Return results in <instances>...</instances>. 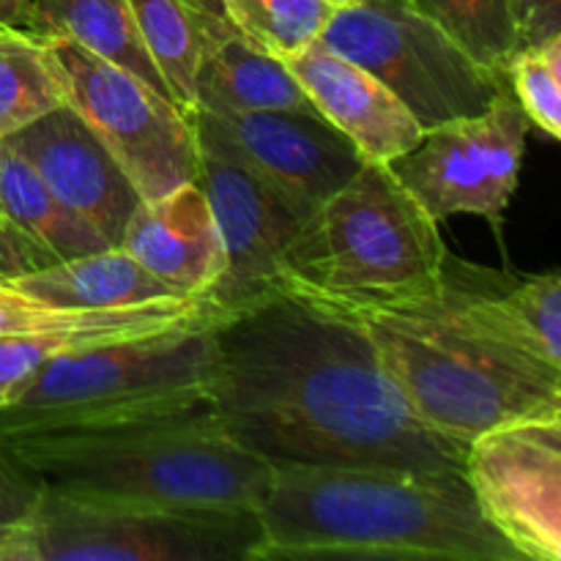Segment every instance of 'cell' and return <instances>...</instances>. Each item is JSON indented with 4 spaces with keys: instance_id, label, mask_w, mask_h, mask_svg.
<instances>
[{
    "instance_id": "28",
    "label": "cell",
    "mask_w": 561,
    "mask_h": 561,
    "mask_svg": "<svg viewBox=\"0 0 561 561\" xmlns=\"http://www.w3.org/2000/svg\"><path fill=\"white\" fill-rule=\"evenodd\" d=\"M42 496V482L0 444V526L22 524Z\"/></svg>"
},
{
    "instance_id": "11",
    "label": "cell",
    "mask_w": 561,
    "mask_h": 561,
    "mask_svg": "<svg viewBox=\"0 0 561 561\" xmlns=\"http://www.w3.org/2000/svg\"><path fill=\"white\" fill-rule=\"evenodd\" d=\"M482 518L524 561H561V416L499 425L463 455Z\"/></svg>"
},
{
    "instance_id": "5",
    "label": "cell",
    "mask_w": 561,
    "mask_h": 561,
    "mask_svg": "<svg viewBox=\"0 0 561 561\" xmlns=\"http://www.w3.org/2000/svg\"><path fill=\"white\" fill-rule=\"evenodd\" d=\"M447 255L438 222L392 168L365 162L307 219L285 268V294L345 312L392 310L436 294Z\"/></svg>"
},
{
    "instance_id": "23",
    "label": "cell",
    "mask_w": 561,
    "mask_h": 561,
    "mask_svg": "<svg viewBox=\"0 0 561 561\" xmlns=\"http://www.w3.org/2000/svg\"><path fill=\"white\" fill-rule=\"evenodd\" d=\"M137 33L181 113L197 104L203 44L190 0H129Z\"/></svg>"
},
{
    "instance_id": "3",
    "label": "cell",
    "mask_w": 561,
    "mask_h": 561,
    "mask_svg": "<svg viewBox=\"0 0 561 561\" xmlns=\"http://www.w3.org/2000/svg\"><path fill=\"white\" fill-rule=\"evenodd\" d=\"M42 488L170 507L257 510L274 463L241 447L211 403L0 433Z\"/></svg>"
},
{
    "instance_id": "32",
    "label": "cell",
    "mask_w": 561,
    "mask_h": 561,
    "mask_svg": "<svg viewBox=\"0 0 561 561\" xmlns=\"http://www.w3.org/2000/svg\"><path fill=\"white\" fill-rule=\"evenodd\" d=\"M27 16H31V0H0V25L27 31Z\"/></svg>"
},
{
    "instance_id": "15",
    "label": "cell",
    "mask_w": 561,
    "mask_h": 561,
    "mask_svg": "<svg viewBox=\"0 0 561 561\" xmlns=\"http://www.w3.org/2000/svg\"><path fill=\"white\" fill-rule=\"evenodd\" d=\"M438 299L477 332L561 370V274L513 279L447 255Z\"/></svg>"
},
{
    "instance_id": "34",
    "label": "cell",
    "mask_w": 561,
    "mask_h": 561,
    "mask_svg": "<svg viewBox=\"0 0 561 561\" xmlns=\"http://www.w3.org/2000/svg\"><path fill=\"white\" fill-rule=\"evenodd\" d=\"M0 219H5V217H3V206H0ZM5 222H9V219H5Z\"/></svg>"
},
{
    "instance_id": "20",
    "label": "cell",
    "mask_w": 561,
    "mask_h": 561,
    "mask_svg": "<svg viewBox=\"0 0 561 561\" xmlns=\"http://www.w3.org/2000/svg\"><path fill=\"white\" fill-rule=\"evenodd\" d=\"M11 285L58 310H102V307L140 305L164 296H184L159 283L121 247L55 261L25 277L11 279Z\"/></svg>"
},
{
    "instance_id": "4",
    "label": "cell",
    "mask_w": 561,
    "mask_h": 561,
    "mask_svg": "<svg viewBox=\"0 0 561 561\" xmlns=\"http://www.w3.org/2000/svg\"><path fill=\"white\" fill-rule=\"evenodd\" d=\"M416 420L469 447L499 425L561 416V370L507 348L455 316L436 294L354 312Z\"/></svg>"
},
{
    "instance_id": "12",
    "label": "cell",
    "mask_w": 561,
    "mask_h": 561,
    "mask_svg": "<svg viewBox=\"0 0 561 561\" xmlns=\"http://www.w3.org/2000/svg\"><path fill=\"white\" fill-rule=\"evenodd\" d=\"M197 148L195 181L206 192L225 252V272L208 299L228 316L285 294L288 257L310 217L236 157L201 142Z\"/></svg>"
},
{
    "instance_id": "13",
    "label": "cell",
    "mask_w": 561,
    "mask_h": 561,
    "mask_svg": "<svg viewBox=\"0 0 561 561\" xmlns=\"http://www.w3.org/2000/svg\"><path fill=\"white\" fill-rule=\"evenodd\" d=\"M186 118L201 146L244 162L307 217L367 162L343 131L305 110L192 107Z\"/></svg>"
},
{
    "instance_id": "26",
    "label": "cell",
    "mask_w": 561,
    "mask_h": 561,
    "mask_svg": "<svg viewBox=\"0 0 561 561\" xmlns=\"http://www.w3.org/2000/svg\"><path fill=\"white\" fill-rule=\"evenodd\" d=\"M241 33L277 60H288L318 42L334 16L327 0H222Z\"/></svg>"
},
{
    "instance_id": "9",
    "label": "cell",
    "mask_w": 561,
    "mask_h": 561,
    "mask_svg": "<svg viewBox=\"0 0 561 561\" xmlns=\"http://www.w3.org/2000/svg\"><path fill=\"white\" fill-rule=\"evenodd\" d=\"M64 102L96 131L142 201L197 179L201 148L190 118L131 71L66 38H42Z\"/></svg>"
},
{
    "instance_id": "16",
    "label": "cell",
    "mask_w": 561,
    "mask_h": 561,
    "mask_svg": "<svg viewBox=\"0 0 561 561\" xmlns=\"http://www.w3.org/2000/svg\"><path fill=\"white\" fill-rule=\"evenodd\" d=\"M222 316L208 296H164L140 305L75 310L66 321L47 329L5 334L0 337V409L14 403L27 383L60 356L168 329L214 323Z\"/></svg>"
},
{
    "instance_id": "27",
    "label": "cell",
    "mask_w": 561,
    "mask_h": 561,
    "mask_svg": "<svg viewBox=\"0 0 561 561\" xmlns=\"http://www.w3.org/2000/svg\"><path fill=\"white\" fill-rule=\"evenodd\" d=\"M507 85L531 126L561 137V38L542 47L518 49L507 64Z\"/></svg>"
},
{
    "instance_id": "7",
    "label": "cell",
    "mask_w": 561,
    "mask_h": 561,
    "mask_svg": "<svg viewBox=\"0 0 561 561\" xmlns=\"http://www.w3.org/2000/svg\"><path fill=\"white\" fill-rule=\"evenodd\" d=\"M214 323L60 356L0 409V433L85 425L206 400L217 365Z\"/></svg>"
},
{
    "instance_id": "6",
    "label": "cell",
    "mask_w": 561,
    "mask_h": 561,
    "mask_svg": "<svg viewBox=\"0 0 561 561\" xmlns=\"http://www.w3.org/2000/svg\"><path fill=\"white\" fill-rule=\"evenodd\" d=\"M257 510L170 507L42 488L3 561H255Z\"/></svg>"
},
{
    "instance_id": "17",
    "label": "cell",
    "mask_w": 561,
    "mask_h": 561,
    "mask_svg": "<svg viewBox=\"0 0 561 561\" xmlns=\"http://www.w3.org/2000/svg\"><path fill=\"white\" fill-rule=\"evenodd\" d=\"M323 121L343 131L367 162H394L425 135L381 80L318 38L283 60Z\"/></svg>"
},
{
    "instance_id": "30",
    "label": "cell",
    "mask_w": 561,
    "mask_h": 561,
    "mask_svg": "<svg viewBox=\"0 0 561 561\" xmlns=\"http://www.w3.org/2000/svg\"><path fill=\"white\" fill-rule=\"evenodd\" d=\"M518 49L561 38V0H510Z\"/></svg>"
},
{
    "instance_id": "19",
    "label": "cell",
    "mask_w": 561,
    "mask_h": 561,
    "mask_svg": "<svg viewBox=\"0 0 561 561\" xmlns=\"http://www.w3.org/2000/svg\"><path fill=\"white\" fill-rule=\"evenodd\" d=\"M190 5L203 44L195 107L316 113L288 66L257 49L230 20L222 0H190Z\"/></svg>"
},
{
    "instance_id": "1",
    "label": "cell",
    "mask_w": 561,
    "mask_h": 561,
    "mask_svg": "<svg viewBox=\"0 0 561 561\" xmlns=\"http://www.w3.org/2000/svg\"><path fill=\"white\" fill-rule=\"evenodd\" d=\"M208 403L268 463L460 469L466 444L422 425L354 312L296 294L214 323Z\"/></svg>"
},
{
    "instance_id": "35",
    "label": "cell",
    "mask_w": 561,
    "mask_h": 561,
    "mask_svg": "<svg viewBox=\"0 0 561 561\" xmlns=\"http://www.w3.org/2000/svg\"><path fill=\"white\" fill-rule=\"evenodd\" d=\"M0 31H3V25H0Z\"/></svg>"
},
{
    "instance_id": "14",
    "label": "cell",
    "mask_w": 561,
    "mask_h": 561,
    "mask_svg": "<svg viewBox=\"0 0 561 561\" xmlns=\"http://www.w3.org/2000/svg\"><path fill=\"white\" fill-rule=\"evenodd\" d=\"M3 142L110 247L121 244L142 197L75 107L58 104L42 118L11 131Z\"/></svg>"
},
{
    "instance_id": "29",
    "label": "cell",
    "mask_w": 561,
    "mask_h": 561,
    "mask_svg": "<svg viewBox=\"0 0 561 561\" xmlns=\"http://www.w3.org/2000/svg\"><path fill=\"white\" fill-rule=\"evenodd\" d=\"M71 312L75 310H58V307L44 305V301L22 294L11 283H0V337L47 329L53 323L66 321Z\"/></svg>"
},
{
    "instance_id": "22",
    "label": "cell",
    "mask_w": 561,
    "mask_h": 561,
    "mask_svg": "<svg viewBox=\"0 0 561 561\" xmlns=\"http://www.w3.org/2000/svg\"><path fill=\"white\" fill-rule=\"evenodd\" d=\"M0 206L16 230L36 241L53 261L107 250V241L47 190L36 170L0 140Z\"/></svg>"
},
{
    "instance_id": "21",
    "label": "cell",
    "mask_w": 561,
    "mask_h": 561,
    "mask_svg": "<svg viewBox=\"0 0 561 561\" xmlns=\"http://www.w3.org/2000/svg\"><path fill=\"white\" fill-rule=\"evenodd\" d=\"M27 33L80 44L170 99L168 85L137 33L129 0H31Z\"/></svg>"
},
{
    "instance_id": "18",
    "label": "cell",
    "mask_w": 561,
    "mask_h": 561,
    "mask_svg": "<svg viewBox=\"0 0 561 561\" xmlns=\"http://www.w3.org/2000/svg\"><path fill=\"white\" fill-rule=\"evenodd\" d=\"M118 247L159 283L184 296H208L225 272L217 219L197 181L157 201H142Z\"/></svg>"
},
{
    "instance_id": "31",
    "label": "cell",
    "mask_w": 561,
    "mask_h": 561,
    "mask_svg": "<svg viewBox=\"0 0 561 561\" xmlns=\"http://www.w3.org/2000/svg\"><path fill=\"white\" fill-rule=\"evenodd\" d=\"M55 263L42 247L27 239L22 230L0 219V283H11L16 277L36 272V268Z\"/></svg>"
},
{
    "instance_id": "10",
    "label": "cell",
    "mask_w": 561,
    "mask_h": 561,
    "mask_svg": "<svg viewBox=\"0 0 561 561\" xmlns=\"http://www.w3.org/2000/svg\"><path fill=\"white\" fill-rule=\"evenodd\" d=\"M529 126L513 91H504L482 113L427 129L389 168L436 222L482 217L502 230L518 190Z\"/></svg>"
},
{
    "instance_id": "24",
    "label": "cell",
    "mask_w": 561,
    "mask_h": 561,
    "mask_svg": "<svg viewBox=\"0 0 561 561\" xmlns=\"http://www.w3.org/2000/svg\"><path fill=\"white\" fill-rule=\"evenodd\" d=\"M64 104V88L42 38L0 31V140Z\"/></svg>"
},
{
    "instance_id": "33",
    "label": "cell",
    "mask_w": 561,
    "mask_h": 561,
    "mask_svg": "<svg viewBox=\"0 0 561 561\" xmlns=\"http://www.w3.org/2000/svg\"><path fill=\"white\" fill-rule=\"evenodd\" d=\"M327 3H332L334 9H345V5H354L359 3V0H327Z\"/></svg>"
},
{
    "instance_id": "2",
    "label": "cell",
    "mask_w": 561,
    "mask_h": 561,
    "mask_svg": "<svg viewBox=\"0 0 561 561\" xmlns=\"http://www.w3.org/2000/svg\"><path fill=\"white\" fill-rule=\"evenodd\" d=\"M257 561H524L482 518L460 469L274 463Z\"/></svg>"
},
{
    "instance_id": "8",
    "label": "cell",
    "mask_w": 561,
    "mask_h": 561,
    "mask_svg": "<svg viewBox=\"0 0 561 561\" xmlns=\"http://www.w3.org/2000/svg\"><path fill=\"white\" fill-rule=\"evenodd\" d=\"M321 42L381 80L422 129L491 107L510 91L447 31L405 0H359L334 11Z\"/></svg>"
},
{
    "instance_id": "25",
    "label": "cell",
    "mask_w": 561,
    "mask_h": 561,
    "mask_svg": "<svg viewBox=\"0 0 561 561\" xmlns=\"http://www.w3.org/2000/svg\"><path fill=\"white\" fill-rule=\"evenodd\" d=\"M447 31L485 69L504 77L518 53L510 0H405Z\"/></svg>"
}]
</instances>
